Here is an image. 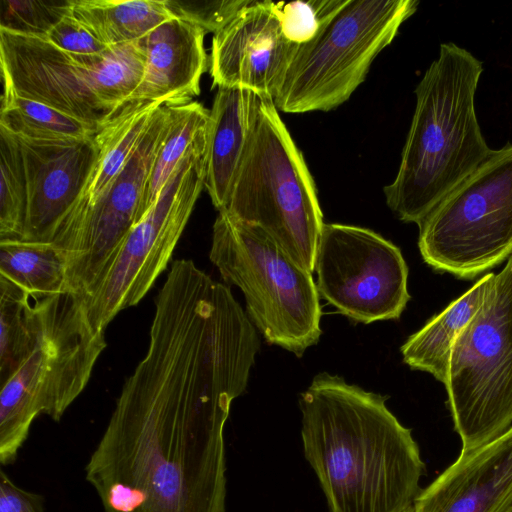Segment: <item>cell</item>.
<instances>
[{
  "label": "cell",
  "instance_id": "obj_1",
  "mask_svg": "<svg viewBox=\"0 0 512 512\" xmlns=\"http://www.w3.org/2000/svg\"><path fill=\"white\" fill-rule=\"evenodd\" d=\"M259 349L230 293L162 285L147 352L85 467L105 512H226L224 426Z\"/></svg>",
  "mask_w": 512,
  "mask_h": 512
},
{
  "label": "cell",
  "instance_id": "obj_2",
  "mask_svg": "<svg viewBox=\"0 0 512 512\" xmlns=\"http://www.w3.org/2000/svg\"><path fill=\"white\" fill-rule=\"evenodd\" d=\"M386 400L327 372L300 395L305 458L331 512H401L420 493L419 447Z\"/></svg>",
  "mask_w": 512,
  "mask_h": 512
},
{
  "label": "cell",
  "instance_id": "obj_3",
  "mask_svg": "<svg viewBox=\"0 0 512 512\" xmlns=\"http://www.w3.org/2000/svg\"><path fill=\"white\" fill-rule=\"evenodd\" d=\"M482 71L468 50L443 43L417 85L399 169L384 187L400 220L418 225L492 155L475 110Z\"/></svg>",
  "mask_w": 512,
  "mask_h": 512
},
{
  "label": "cell",
  "instance_id": "obj_4",
  "mask_svg": "<svg viewBox=\"0 0 512 512\" xmlns=\"http://www.w3.org/2000/svg\"><path fill=\"white\" fill-rule=\"evenodd\" d=\"M256 226L309 272L324 226L317 189L274 100L260 96L253 130L224 208Z\"/></svg>",
  "mask_w": 512,
  "mask_h": 512
},
{
  "label": "cell",
  "instance_id": "obj_5",
  "mask_svg": "<svg viewBox=\"0 0 512 512\" xmlns=\"http://www.w3.org/2000/svg\"><path fill=\"white\" fill-rule=\"evenodd\" d=\"M42 326L36 346L1 385L0 463L12 464L40 414L59 421L87 386L106 347L104 331L89 322L70 293L38 297Z\"/></svg>",
  "mask_w": 512,
  "mask_h": 512
},
{
  "label": "cell",
  "instance_id": "obj_6",
  "mask_svg": "<svg viewBox=\"0 0 512 512\" xmlns=\"http://www.w3.org/2000/svg\"><path fill=\"white\" fill-rule=\"evenodd\" d=\"M210 260L242 291L247 315L265 340L300 357L321 335L319 293L312 273L260 228L219 212Z\"/></svg>",
  "mask_w": 512,
  "mask_h": 512
},
{
  "label": "cell",
  "instance_id": "obj_7",
  "mask_svg": "<svg viewBox=\"0 0 512 512\" xmlns=\"http://www.w3.org/2000/svg\"><path fill=\"white\" fill-rule=\"evenodd\" d=\"M418 4L417 0H348L312 40L298 45L273 99L278 111L327 112L346 102Z\"/></svg>",
  "mask_w": 512,
  "mask_h": 512
},
{
  "label": "cell",
  "instance_id": "obj_8",
  "mask_svg": "<svg viewBox=\"0 0 512 512\" xmlns=\"http://www.w3.org/2000/svg\"><path fill=\"white\" fill-rule=\"evenodd\" d=\"M444 385L461 452L512 427V254L456 340Z\"/></svg>",
  "mask_w": 512,
  "mask_h": 512
},
{
  "label": "cell",
  "instance_id": "obj_9",
  "mask_svg": "<svg viewBox=\"0 0 512 512\" xmlns=\"http://www.w3.org/2000/svg\"><path fill=\"white\" fill-rule=\"evenodd\" d=\"M418 246L432 268L473 278L512 254V144L488 160L419 224Z\"/></svg>",
  "mask_w": 512,
  "mask_h": 512
},
{
  "label": "cell",
  "instance_id": "obj_10",
  "mask_svg": "<svg viewBox=\"0 0 512 512\" xmlns=\"http://www.w3.org/2000/svg\"><path fill=\"white\" fill-rule=\"evenodd\" d=\"M206 157L207 131L177 165L94 289L81 301L94 329L105 332L120 311L140 302L167 268L205 187Z\"/></svg>",
  "mask_w": 512,
  "mask_h": 512
},
{
  "label": "cell",
  "instance_id": "obj_11",
  "mask_svg": "<svg viewBox=\"0 0 512 512\" xmlns=\"http://www.w3.org/2000/svg\"><path fill=\"white\" fill-rule=\"evenodd\" d=\"M167 104L155 111L126 166L93 205L71 212L51 243L67 262L68 292L84 300L101 279L121 243L139 222L156 155L169 127Z\"/></svg>",
  "mask_w": 512,
  "mask_h": 512
},
{
  "label": "cell",
  "instance_id": "obj_12",
  "mask_svg": "<svg viewBox=\"0 0 512 512\" xmlns=\"http://www.w3.org/2000/svg\"><path fill=\"white\" fill-rule=\"evenodd\" d=\"M315 270L318 293L355 322L398 319L410 299L400 249L367 228L324 224Z\"/></svg>",
  "mask_w": 512,
  "mask_h": 512
},
{
  "label": "cell",
  "instance_id": "obj_13",
  "mask_svg": "<svg viewBox=\"0 0 512 512\" xmlns=\"http://www.w3.org/2000/svg\"><path fill=\"white\" fill-rule=\"evenodd\" d=\"M3 92L51 106L98 127L113 110L92 92L78 55L46 37L0 28Z\"/></svg>",
  "mask_w": 512,
  "mask_h": 512
},
{
  "label": "cell",
  "instance_id": "obj_14",
  "mask_svg": "<svg viewBox=\"0 0 512 512\" xmlns=\"http://www.w3.org/2000/svg\"><path fill=\"white\" fill-rule=\"evenodd\" d=\"M272 2L252 0L213 35V87L245 88L274 99L298 45L283 36Z\"/></svg>",
  "mask_w": 512,
  "mask_h": 512
},
{
  "label": "cell",
  "instance_id": "obj_15",
  "mask_svg": "<svg viewBox=\"0 0 512 512\" xmlns=\"http://www.w3.org/2000/svg\"><path fill=\"white\" fill-rule=\"evenodd\" d=\"M21 144L28 191L23 241L52 242L59 226L81 198L97 158L88 139H30Z\"/></svg>",
  "mask_w": 512,
  "mask_h": 512
},
{
  "label": "cell",
  "instance_id": "obj_16",
  "mask_svg": "<svg viewBox=\"0 0 512 512\" xmlns=\"http://www.w3.org/2000/svg\"><path fill=\"white\" fill-rule=\"evenodd\" d=\"M413 512H512V427L459 457L420 491Z\"/></svg>",
  "mask_w": 512,
  "mask_h": 512
},
{
  "label": "cell",
  "instance_id": "obj_17",
  "mask_svg": "<svg viewBox=\"0 0 512 512\" xmlns=\"http://www.w3.org/2000/svg\"><path fill=\"white\" fill-rule=\"evenodd\" d=\"M205 34L199 25L174 17L144 36L146 71L128 101L178 104L199 95L208 66Z\"/></svg>",
  "mask_w": 512,
  "mask_h": 512
},
{
  "label": "cell",
  "instance_id": "obj_18",
  "mask_svg": "<svg viewBox=\"0 0 512 512\" xmlns=\"http://www.w3.org/2000/svg\"><path fill=\"white\" fill-rule=\"evenodd\" d=\"M260 95L245 88H218L209 112L205 188L221 211L254 127Z\"/></svg>",
  "mask_w": 512,
  "mask_h": 512
},
{
  "label": "cell",
  "instance_id": "obj_19",
  "mask_svg": "<svg viewBox=\"0 0 512 512\" xmlns=\"http://www.w3.org/2000/svg\"><path fill=\"white\" fill-rule=\"evenodd\" d=\"M163 104L157 101L125 102L98 126L94 135L97 147L94 169L70 213L93 205L107 192L132 156L155 111Z\"/></svg>",
  "mask_w": 512,
  "mask_h": 512
},
{
  "label": "cell",
  "instance_id": "obj_20",
  "mask_svg": "<svg viewBox=\"0 0 512 512\" xmlns=\"http://www.w3.org/2000/svg\"><path fill=\"white\" fill-rule=\"evenodd\" d=\"M495 273L480 278L469 290L412 334L401 347L403 361L445 384L453 347L482 305Z\"/></svg>",
  "mask_w": 512,
  "mask_h": 512
},
{
  "label": "cell",
  "instance_id": "obj_21",
  "mask_svg": "<svg viewBox=\"0 0 512 512\" xmlns=\"http://www.w3.org/2000/svg\"><path fill=\"white\" fill-rule=\"evenodd\" d=\"M71 14L107 46L141 39L174 18L166 0H71Z\"/></svg>",
  "mask_w": 512,
  "mask_h": 512
},
{
  "label": "cell",
  "instance_id": "obj_22",
  "mask_svg": "<svg viewBox=\"0 0 512 512\" xmlns=\"http://www.w3.org/2000/svg\"><path fill=\"white\" fill-rule=\"evenodd\" d=\"M0 276L34 297L68 292L66 258L51 242L0 241Z\"/></svg>",
  "mask_w": 512,
  "mask_h": 512
},
{
  "label": "cell",
  "instance_id": "obj_23",
  "mask_svg": "<svg viewBox=\"0 0 512 512\" xmlns=\"http://www.w3.org/2000/svg\"><path fill=\"white\" fill-rule=\"evenodd\" d=\"M42 326L38 297L0 276V384L30 356Z\"/></svg>",
  "mask_w": 512,
  "mask_h": 512
},
{
  "label": "cell",
  "instance_id": "obj_24",
  "mask_svg": "<svg viewBox=\"0 0 512 512\" xmlns=\"http://www.w3.org/2000/svg\"><path fill=\"white\" fill-rule=\"evenodd\" d=\"M78 57L86 68L92 92L110 110L128 101L142 83L147 65L142 38Z\"/></svg>",
  "mask_w": 512,
  "mask_h": 512
},
{
  "label": "cell",
  "instance_id": "obj_25",
  "mask_svg": "<svg viewBox=\"0 0 512 512\" xmlns=\"http://www.w3.org/2000/svg\"><path fill=\"white\" fill-rule=\"evenodd\" d=\"M169 127L156 155L139 211V221L155 202L177 165L207 131L209 112L201 103L167 104Z\"/></svg>",
  "mask_w": 512,
  "mask_h": 512
},
{
  "label": "cell",
  "instance_id": "obj_26",
  "mask_svg": "<svg viewBox=\"0 0 512 512\" xmlns=\"http://www.w3.org/2000/svg\"><path fill=\"white\" fill-rule=\"evenodd\" d=\"M0 126L30 139H88L98 127L46 104L2 93Z\"/></svg>",
  "mask_w": 512,
  "mask_h": 512
},
{
  "label": "cell",
  "instance_id": "obj_27",
  "mask_svg": "<svg viewBox=\"0 0 512 512\" xmlns=\"http://www.w3.org/2000/svg\"><path fill=\"white\" fill-rule=\"evenodd\" d=\"M0 241L24 240L28 191L19 139L0 126Z\"/></svg>",
  "mask_w": 512,
  "mask_h": 512
},
{
  "label": "cell",
  "instance_id": "obj_28",
  "mask_svg": "<svg viewBox=\"0 0 512 512\" xmlns=\"http://www.w3.org/2000/svg\"><path fill=\"white\" fill-rule=\"evenodd\" d=\"M348 0L272 2L286 40L302 45L312 40L346 5Z\"/></svg>",
  "mask_w": 512,
  "mask_h": 512
},
{
  "label": "cell",
  "instance_id": "obj_29",
  "mask_svg": "<svg viewBox=\"0 0 512 512\" xmlns=\"http://www.w3.org/2000/svg\"><path fill=\"white\" fill-rule=\"evenodd\" d=\"M71 0H1L0 28L46 37L51 28L70 12Z\"/></svg>",
  "mask_w": 512,
  "mask_h": 512
},
{
  "label": "cell",
  "instance_id": "obj_30",
  "mask_svg": "<svg viewBox=\"0 0 512 512\" xmlns=\"http://www.w3.org/2000/svg\"><path fill=\"white\" fill-rule=\"evenodd\" d=\"M252 0H166L172 16L216 33Z\"/></svg>",
  "mask_w": 512,
  "mask_h": 512
},
{
  "label": "cell",
  "instance_id": "obj_31",
  "mask_svg": "<svg viewBox=\"0 0 512 512\" xmlns=\"http://www.w3.org/2000/svg\"><path fill=\"white\" fill-rule=\"evenodd\" d=\"M46 38L59 49L75 55L99 54L108 47L71 14V9L51 28Z\"/></svg>",
  "mask_w": 512,
  "mask_h": 512
},
{
  "label": "cell",
  "instance_id": "obj_32",
  "mask_svg": "<svg viewBox=\"0 0 512 512\" xmlns=\"http://www.w3.org/2000/svg\"><path fill=\"white\" fill-rule=\"evenodd\" d=\"M0 512H45L43 497L16 485L0 470Z\"/></svg>",
  "mask_w": 512,
  "mask_h": 512
},
{
  "label": "cell",
  "instance_id": "obj_33",
  "mask_svg": "<svg viewBox=\"0 0 512 512\" xmlns=\"http://www.w3.org/2000/svg\"><path fill=\"white\" fill-rule=\"evenodd\" d=\"M401 512H413V505L409 506L408 508L404 509Z\"/></svg>",
  "mask_w": 512,
  "mask_h": 512
}]
</instances>
